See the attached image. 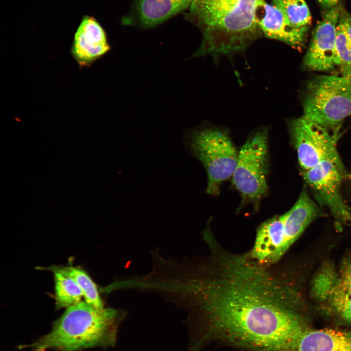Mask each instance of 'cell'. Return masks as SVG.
Returning <instances> with one entry per match:
<instances>
[{
    "label": "cell",
    "instance_id": "6da1fadb",
    "mask_svg": "<svg viewBox=\"0 0 351 351\" xmlns=\"http://www.w3.org/2000/svg\"><path fill=\"white\" fill-rule=\"evenodd\" d=\"M291 281L279 262L262 264L249 252L211 244L178 284L197 333L193 351L215 341L249 351H294L308 328Z\"/></svg>",
    "mask_w": 351,
    "mask_h": 351
},
{
    "label": "cell",
    "instance_id": "7a4b0ae2",
    "mask_svg": "<svg viewBox=\"0 0 351 351\" xmlns=\"http://www.w3.org/2000/svg\"><path fill=\"white\" fill-rule=\"evenodd\" d=\"M265 0H193L188 18L200 30L194 56L218 57L244 50L262 37L258 13Z\"/></svg>",
    "mask_w": 351,
    "mask_h": 351
},
{
    "label": "cell",
    "instance_id": "3957f363",
    "mask_svg": "<svg viewBox=\"0 0 351 351\" xmlns=\"http://www.w3.org/2000/svg\"><path fill=\"white\" fill-rule=\"evenodd\" d=\"M120 317L116 310L81 301L67 308L51 331L28 347L32 351H79L113 346Z\"/></svg>",
    "mask_w": 351,
    "mask_h": 351
},
{
    "label": "cell",
    "instance_id": "277c9868",
    "mask_svg": "<svg viewBox=\"0 0 351 351\" xmlns=\"http://www.w3.org/2000/svg\"><path fill=\"white\" fill-rule=\"evenodd\" d=\"M185 145L206 170V193L218 195L221 183L232 177L238 155L229 133L214 127L197 129L187 136Z\"/></svg>",
    "mask_w": 351,
    "mask_h": 351
},
{
    "label": "cell",
    "instance_id": "5b68a950",
    "mask_svg": "<svg viewBox=\"0 0 351 351\" xmlns=\"http://www.w3.org/2000/svg\"><path fill=\"white\" fill-rule=\"evenodd\" d=\"M303 116L332 131L351 115V79L321 75L311 79L303 102Z\"/></svg>",
    "mask_w": 351,
    "mask_h": 351
},
{
    "label": "cell",
    "instance_id": "8992f818",
    "mask_svg": "<svg viewBox=\"0 0 351 351\" xmlns=\"http://www.w3.org/2000/svg\"><path fill=\"white\" fill-rule=\"evenodd\" d=\"M269 165L268 131L260 129L250 135L239 151L232 177V185L241 198L239 209L249 204L258 209L269 192Z\"/></svg>",
    "mask_w": 351,
    "mask_h": 351
},
{
    "label": "cell",
    "instance_id": "52a82bcc",
    "mask_svg": "<svg viewBox=\"0 0 351 351\" xmlns=\"http://www.w3.org/2000/svg\"><path fill=\"white\" fill-rule=\"evenodd\" d=\"M321 214L319 206L304 188L289 211L273 216L265 226L262 243L266 252L273 258H281L307 226Z\"/></svg>",
    "mask_w": 351,
    "mask_h": 351
},
{
    "label": "cell",
    "instance_id": "ba28073f",
    "mask_svg": "<svg viewBox=\"0 0 351 351\" xmlns=\"http://www.w3.org/2000/svg\"><path fill=\"white\" fill-rule=\"evenodd\" d=\"M290 131L302 171L326 160L342 161L336 147L338 131L332 133L303 115L291 121Z\"/></svg>",
    "mask_w": 351,
    "mask_h": 351
},
{
    "label": "cell",
    "instance_id": "9c48e42d",
    "mask_svg": "<svg viewBox=\"0 0 351 351\" xmlns=\"http://www.w3.org/2000/svg\"><path fill=\"white\" fill-rule=\"evenodd\" d=\"M345 172L342 161L331 160L323 161L312 168L302 171L303 179L318 204L328 208L339 228L351 223V207L341 193Z\"/></svg>",
    "mask_w": 351,
    "mask_h": 351
},
{
    "label": "cell",
    "instance_id": "30bf717a",
    "mask_svg": "<svg viewBox=\"0 0 351 351\" xmlns=\"http://www.w3.org/2000/svg\"><path fill=\"white\" fill-rule=\"evenodd\" d=\"M340 16L337 6L328 9L317 25L303 60L309 69L327 72L336 66V29Z\"/></svg>",
    "mask_w": 351,
    "mask_h": 351
},
{
    "label": "cell",
    "instance_id": "8fae6325",
    "mask_svg": "<svg viewBox=\"0 0 351 351\" xmlns=\"http://www.w3.org/2000/svg\"><path fill=\"white\" fill-rule=\"evenodd\" d=\"M312 292L340 318L351 325V290L343 286L331 265H326L314 279Z\"/></svg>",
    "mask_w": 351,
    "mask_h": 351
},
{
    "label": "cell",
    "instance_id": "7c38bea8",
    "mask_svg": "<svg viewBox=\"0 0 351 351\" xmlns=\"http://www.w3.org/2000/svg\"><path fill=\"white\" fill-rule=\"evenodd\" d=\"M110 49L105 33L93 18L84 16L75 34L72 54L81 66H88Z\"/></svg>",
    "mask_w": 351,
    "mask_h": 351
},
{
    "label": "cell",
    "instance_id": "4fadbf2b",
    "mask_svg": "<svg viewBox=\"0 0 351 351\" xmlns=\"http://www.w3.org/2000/svg\"><path fill=\"white\" fill-rule=\"evenodd\" d=\"M258 22L263 36L295 48L303 43L308 29L293 26L278 8L266 1L259 8Z\"/></svg>",
    "mask_w": 351,
    "mask_h": 351
},
{
    "label": "cell",
    "instance_id": "5bb4252c",
    "mask_svg": "<svg viewBox=\"0 0 351 351\" xmlns=\"http://www.w3.org/2000/svg\"><path fill=\"white\" fill-rule=\"evenodd\" d=\"M193 0H135L132 18L125 24L136 23L144 28L156 26L189 9Z\"/></svg>",
    "mask_w": 351,
    "mask_h": 351
},
{
    "label": "cell",
    "instance_id": "9a60e30c",
    "mask_svg": "<svg viewBox=\"0 0 351 351\" xmlns=\"http://www.w3.org/2000/svg\"><path fill=\"white\" fill-rule=\"evenodd\" d=\"M294 351H351V332L329 328L308 329Z\"/></svg>",
    "mask_w": 351,
    "mask_h": 351
},
{
    "label": "cell",
    "instance_id": "2e32d148",
    "mask_svg": "<svg viewBox=\"0 0 351 351\" xmlns=\"http://www.w3.org/2000/svg\"><path fill=\"white\" fill-rule=\"evenodd\" d=\"M45 269L70 277L80 288L86 303L97 308L104 307L96 284L84 270L72 266H52Z\"/></svg>",
    "mask_w": 351,
    "mask_h": 351
},
{
    "label": "cell",
    "instance_id": "e0dca14e",
    "mask_svg": "<svg viewBox=\"0 0 351 351\" xmlns=\"http://www.w3.org/2000/svg\"><path fill=\"white\" fill-rule=\"evenodd\" d=\"M52 272L54 277L57 308H67L82 301L83 296L81 290L72 278L57 271Z\"/></svg>",
    "mask_w": 351,
    "mask_h": 351
},
{
    "label": "cell",
    "instance_id": "ac0fdd59",
    "mask_svg": "<svg viewBox=\"0 0 351 351\" xmlns=\"http://www.w3.org/2000/svg\"><path fill=\"white\" fill-rule=\"evenodd\" d=\"M271 3L282 12L293 26L309 27L312 17L305 0H272Z\"/></svg>",
    "mask_w": 351,
    "mask_h": 351
},
{
    "label": "cell",
    "instance_id": "d6986e66",
    "mask_svg": "<svg viewBox=\"0 0 351 351\" xmlns=\"http://www.w3.org/2000/svg\"><path fill=\"white\" fill-rule=\"evenodd\" d=\"M336 66H339L342 76L351 79V42L341 22L336 29Z\"/></svg>",
    "mask_w": 351,
    "mask_h": 351
},
{
    "label": "cell",
    "instance_id": "ffe728a7",
    "mask_svg": "<svg viewBox=\"0 0 351 351\" xmlns=\"http://www.w3.org/2000/svg\"><path fill=\"white\" fill-rule=\"evenodd\" d=\"M338 276L340 283L345 287L351 290V260L343 265Z\"/></svg>",
    "mask_w": 351,
    "mask_h": 351
},
{
    "label": "cell",
    "instance_id": "44dd1931",
    "mask_svg": "<svg viewBox=\"0 0 351 351\" xmlns=\"http://www.w3.org/2000/svg\"><path fill=\"white\" fill-rule=\"evenodd\" d=\"M340 20L342 21L347 37L351 42V15L347 16L341 15Z\"/></svg>",
    "mask_w": 351,
    "mask_h": 351
},
{
    "label": "cell",
    "instance_id": "7402d4cb",
    "mask_svg": "<svg viewBox=\"0 0 351 351\" xmlns=\"http://www.w3.org/2000/svg\"><path fill=\"white\" fill-rule=\"evenodd\" d=\"M321 6L328 9L337 6L339 0H317Z\"/></svg>",
    "mask_w": 351,
    "mask_h": 351
}]
</instances>
